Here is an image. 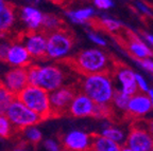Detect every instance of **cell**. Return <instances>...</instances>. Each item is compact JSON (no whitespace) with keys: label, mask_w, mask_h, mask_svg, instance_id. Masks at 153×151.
<instances>
[{"label":"cell","mask_w":153,"mask_h":151,"mask_svg":"<svg viewBox=\"0 0 153 151\" xmlns=\"http://www.w3.org/2000/svg\"><path fill=\"white\" fill-rule=\"evenodd\" d=\"M79 87L96 105H111L116 91L111 72L83 75Z\"/></svg>","instance_id":"1"},{"label":"cell","mask_w":153,"mask_h":151,"mask_svg":"<svg viewBox=\"0 0 153 151\" xmlns=\"http://www.w3.org/2000/svg\"><path fill=\"white\" fill-rule=\"evenodd\" d=\"M69 64L82 76L112 72L115 65L112 62V59L108 53L99 48L81 50L70 59Z\"/></svg>","instance_id":"2"},{"label":"cell","mask_w":153,"mask_h":151,"mask_svg":"<svg viewBox=\"0 0 153 151\" xmlns=\"http://www.w3.org/2000/svg\"><path fill=\"white\" fill-rule=\"evenodd\" d=\"M29 85L43 88L47 92L65 86L67 75L59 65H30L27 68Z\"/></svg>","instance_id":"3"},{"label":"cell","mask_w":153,"mask_h":151,"mask_svg":"<svg viewBox=\"0 0 153 151\" xmlns=\"http://www.w3.org/2000/svg\"><path fill=\"white\" fill-rule=\"evenodd\" d=\"M16 98L41 116L43 120L51 117L49 92L43 88L28 85L22 92L16 95Z\"/></svg>","instance_id":"4"},{"label":"cell","mask_w":153,"mask_h":151,"mask_svg":"<svg viewBox=\"0 0 153 151\" xmlns=\"http://www.w3.org/2000/svg\"><path fill=\"white\" fill-rule=\"evenodd\" d=\"M74 45V37L66 28L47 34L46 58L60 62L69 56Z\"/></svg>","instance_id":"5"},{"label":"cell","mask_w":153,"mask_h":151,"mask_svg":"<svg viewBox=\"0 0 153 151\" xmlns=\"http://www.w3.org/2000/svg\"><path fill=\"white\" fill-rule=\"evenodd\" d=\"M5 116L9 118L16 132H20L30 126H36L41 123L42 118L39 115L29 109L20 100L15 98L5 112Z\"/></svg>","instance_id":"6"},{"label":"cell","mask_w":153,"mask_h":151,"mask_svg":"<svg viewBox=\"0 0 153 151\" xmlns=\"http://www.w3.org/2000/svg\"><path fill=\"white\" fill-rule=\"evenodd\" d=\"M124 145L133 151H151L153 149V135L146 125L135 124L130 128Z\"/></svg>","instance_id":"7"},{"label":"cell","mask_w":153,"mask_h":151,"mask_svg":"<svg viewBox=\"0 0 153 151\" xmlns=\"http://www.w3.org/2000/svg\"><path fill=\"white\" fill-rule=\"evenodd\" d=\"M76 93V89L72 86H63L49 93L51 117H57L66 114Z\"/></svg>","instance_id":"8"},{"label":"cell","mask_w":153,"mask_h":151,"mask_svg":"<svg viewBox=\"0 0 153 151\" xmlns=\"http://www.w3.org/2000/svg\"><path fill=\"white\" fill-rule=\"evenodd\" d=\"M61 143L64 151H91L93 135L83 130L74 129L65 133Z\"/></svg>","instance_id":"9"},{"label":"cell","mask_w":153,"mask_h":151,"mask_svg":"<svg viewBox=\"0 0 153 151\" xmlns=\"http://www.w3.org/2000/svg\"><path fill=\"white\" fill-rule=\"evenodd\" d=\"M111 73L115 77L116 81L119 84L118 90L130 95V96L138 92L136 79H135V74L136 73L131 68L127 67L126 65L115 64Z\"/></svg>","instance_id":"10"},{"label":"cell","mask_w":153,"mask_h":151,"mask_svg":"<svg viewBox=\"0 0 153 151\" xmlns=\"http://www.w3.org/2000/svg\"><path fill=\"white\" fill-rule=\"evenodd\" d=\"M22 41L32 59L46 58L47 34L43 31L28 32L22 37Z\"/></svg>","instance_id":"11"},{"label":"cell","mask_w":153,"mask_h":151,"mask_svg":"<svg viewBox=\"0 0 153 151\" xmlns=\"http://www.w3.org/2000/svg\"><path fill=\"white\" fill-rule=\"evenodd\" d=\"M97 105L83 92H76L71 100L67 113L76 118L93 117Z\"/></svg>","instance_id":"12"},{"label":"cell","mask_w":153,"mask_h":151,"mask_svg":"<svg viewBox=\"0 0 153 151\" xmlns=\"http://www.w3.org/2000/svg\"><path fill=\"white\" fill-rule=\"evenodd\" d=\"M0 83L2 84L10 92H12L14 95H17L29 85L27 68L10 69L3 75L2 80Z\"/></svg>","instance_id":"13"},{"label":"cell","mask_w":153,"mask_h":151,"mask_svg":"<svg viewBox=\"0 0 153 151\" xmlns=\"http://www.w3.org/2000/svg\"><path fill=\"white\" fill-rule=\"evenodd\" d=\"M5 62L12 68H28L32 64V57L22 41L14 40L9 49Z\"/></svg>","instance_id":"14"},{"label":"cell","mask_w":153,"mask_h":151,"mask_svg":"<svg viewBox=\"0 0 153 151\" xmlns=\"http://www.w3.org/2000/svg\"><path fill=\"white\" fill-rule=\"evenodd\" d=\"M44 14L41 10L34 5H25L19 11V17L28 32L42 31L44 22Z\"/></svg>","instance_id":"15"},{"label":"cell","mask_w":153,"mask_h":151,"mask_svg":"<svg viewBox=\"0 0 153 151\" xmlns=\"http://www.w3.org/2000/svg\"><path fill=\"white\" fill-rule=\"evenodd\" d=\"M152 111L150 99L147 93L137 92L130 97L126 115L132 118H140Z\"/></svg>","instance_id":"16"},{"label":"cell","mask_w":153,"mask_h":151,"mask_svg":"<svg viewBox=\"0 0 153 151\" xmlns=\"http://www.w3.org/2000/svg\"><path fill=\"white\" fill-rule=\"evenodd\" d=\"M126 48L134 59H145L153 57V50L145 43V40L140 36L132 32H128Z\"/></svg>","instance_id":"17"},{"label":"cell","mask_w":153,"mask_h":151,"mask_svg":"<svg viewBox=\"0 0 153 151\" xmlns=\"http://www.w3.org/2000/svg\"><path fill=\"white\" fill-rule=\"evenodd\" d=\"M64 16L71 23L85 26L91 23L96 17V10L93 7H83L76 10H66L64 11Z\"/></svg>","instance_id":"18"},{"label":"cell","mask_w":153,"mask_h":151,"mask_svg":"<svg viewBox=\"0 0 153 151\" xmlns=\"http://www.w3.org/2000/svg\"><path fill=\"white\" fill-rule=\"evenodd\" d=\"M16 21V9L13 4L9 3L0 12V32L5 35L13 29Z\"/></svg>","instance_id":"19"},{"label":"cell","mask_w":153,"mask_h":151,"mask_svg":"<svg viewBox=\"0 0 153 151\" xmlns=\"http://www.w3.org/2000/svg\"><path fill=\"white\" fill-rule=\"evenodd\" d=\"M99 134L123 146L124 143H126V139H127L128 133L122 128L118 127V126L112 125L111 123H104L103 128L101 129V132Z\"/></svg>","instance_id":"20"},{"label":"cell","mask_w":153,"mask_h":151,"mask_svg":"<svg viewBox=\"0 0 153 151\" xmlns=\"http://www.w3.org/2000/svg\"><path fill=\"white\" fill-rule=\"evenodd\" d=\"M121 145L113 142L101 134H93L91 151H120Z\"/></svg>","instance_id":"21"},{"label":"cell","mask_w":153,"mask_h":151,"mask_svg":"<svg viewBox=\"0 0 153 151\" xmlns=\"http://www.w3.org/2000/svg\"><path fill=\"white\" fill-rule=\"evenodd\" d=\"M64 21L60 16H57L55 14H45L44 16V22H43V28L42 31L46 34L52 33V32L59 31L61 29H64Z\"/></svg>","instance_id":"22"},{"label":"cell","mask_w":153,"mask_h":151,"mask_svg":"<svg viewBox=\"0 0 153 151\" xmlns=\"http://www.w3.org/2000/svg\"><path fill=\"white\" fill-rule=\"evenodd\" d=\"M20 134L24 139L25 144L27 145H35L39 144L43 141V132L42 130L36 126H30V127L26 128L22 131H20Z\"/></svg>","instance_id":"23"},{"label":"cell","mask_w":153,"mask_h":151,"mask_svg":"<svg viewBox=\"0 0 153 151\" xmlns=\"http://www.w3.org/2000/svg\"><path fill=\"white\" fill-rule=\"evenodd\" d=\"M97 22L103 30L110 32V33H117L123 28V23L120 20L110 16V15H102L97 19Z\"/></svg>","instance_id":"24"},{"label":"cell","mask_w":153,"mask_h":151,"mask_svg":"<svg viewBox=\"0 0 153 151\" xmlns=\"http://www.w3.org/2000/svg\"><path fill=\"white\" fill-rule=\"evenodd\" d=\"M130 95L126 94L120 90L116 89L114 93V96H113L112 103H111V107L113 108L114 111L121 112V113H127L128 110V105H129L130 100Z\"/></svg>","instance_id":"25"},{"label":"cell","mask_w":153,"mask_h":151,"mask_svg":"<svg viewBox=\"0 0 153 151\" xmlns=\"http://www.w3.org/2000/svg\"><path fill=\"white\" fill-rule=\"evenodd\" d=\"M15 98H16V95L10 92L9 90L0 83V115L5 114L7 110L15 100Z\"/></svg>","instance_id":"26"},{"label":"cell","mask_w":153,"mask_h":151,"mask_svg":"<svg viewBox=\"0 0 153 151\" xmlns=\"http://www.w3.org/2000/svg\"><path fill=\"white\" fill-rule=\"evenodd\" d=\"M16 132L13 125L9 120V118L5 116V114L0 115V137L2 139H10L13 134Z\"/></svg>","instance_id":"27"},{"label":"cell","mask_w":153,"mask_h":151,"mask_svg":"<svg viewBox=\"0 0 153 151\" xmlns=\"http://www.w3.org/2000/svg\"><path fill=\"white\" fill-rule=\"evenodd\" d=\"M113 113H114V110L111 105H97L93 117L98 119H108L110 117H112Z\"/></svg>","instance_id":"28"},{"label":"cell","mask_w":153,"mask_h":151,"mask_svg":"<svg viewBox=\"0 0 153 151\" xmlns=\"http://www.w3.org/2000/svg\"><path fill=\"white\" fill-rule=\"evenodd\" d=\"M11 43H12V40H10L9 38H5L4 35L0 36V62H5Z\"/></svg>","instance_id":"29"},{"label":"cell","mask_w":153,"mask_h":151,"mask_svg":"<svg viewBox=\"0 0 153 151\" xmlns=\"http://www.w3.org/2000/svg\"><path fill=\"white\" fill-rule=\"evenodd\" d=\"M87 38L89 39L91 43H93L94 45H96L97 47H106L108 41L97 32L95 31H87Z\"/></svg>","instance_id":"30"},{"label":"cell","mask_w":153,"mask_h":151,"mask_svg":"<svg viewBox=\"0 0 153 151\" xmlns=\"http://www.w3.org/2000/svg\"><path fill=\"white\" fill-rule=\"evenodd\" d=\"M43 145L47 151H64L62 143L54 139H47L43 142Z\"/></svg>","instance_id":"31"},{"label":"cell","mask_w":153,"mask_h":151,"mask_svg":"<svg viewBox=\"0 0 153 151\" xmlns=\"http://www.w3.org/2000/svg\"><path fill=\"white\" fill-rule=\"evenodd\" d=\"M135 79H136V85H137V89H138V92L148 93V91L150 90V86H149V83L147 81L146 78L143 77L141 74L136 73L135 74Z\"/></svg>","instance_id":"32"},{"label":"cell","mask_w":153,"mask_h":151,"mask_svg":"<svg viewBox=\"0 0 153 151\" xmlns=\"http://www.w3.org/2000/svg\"><path fill=\"white\" fill-rule=\"evenodd\" d=\"M135 7L137 9L140 14H143V16H147V17H153V12L151 7L147 4L146 2H143V1H140V0H137L136 2H135Z\"/></svg>","instance_id":"33"},{"label":"cell","mask_w":153,"mask_h":151,"mask_svg":"<svg viewBox=\"0 0 153 151\" xmlns=\"http://www.w3.org/2000/svg\"><path fill=\"white\" fill-rule=\"evenodd\" d=\"M135 62L143 70H145V71H147L148 73L153 75V58L135 59Z\"/></svg>","instance_id":"34"},{"label":"cell","mask_w":153,"mask_h":151,"mask_svg":"<svg viewBox=\"0 0 153 151\" xmlns=\"http://www.w3.org/2000/svg\"><path fill=\"white\" fill-rule=\"evenodd\" d=\"M97 9L102 10V11H106V10L112 9L115 5L114 0H91Z\"/></svg>","instance_id":"35"},{"label":"cell","mask_w":153,"mask_h":151,"mask_svg":"<svg viewBox=\"0 0 153 151\" xmlns=\"http://www.w3.org/2000/svg\"><path fill=\"white\" fill-rule=\"evenodd\" d=\"M141 38L145 40V43L153 50V34L152 33H148V32H143Z\"/></svg>","instance_id":"36"},{"label":"cell","mask_w":153,"mask_h":151,"mask_svg":"<svg viewBox=\"0 0 153 151\" xmlns=\"http://www.w3.org/2000/svg\"><path fill=\"white\" fill-rule=\"evenodd\" d=\"M12 151H31V149L29 148L27 144H20L16 146Z\"/></svg>","instance_id":"37"},{"label":"cell","mask_w":153,"mask_h":151,"mask_svg":"<svg viewBox=\"0 0 153 151\" xmlns=\"http://www.w3.org/2000/svg\"><path fill=\"white\" fill-rule=\"evenodd\" d=\"M146 126H147V128H148L149 131H150V133L153 135V119H150L149 122H147Z\"/></svg>","instance_id":"38"},{"label":"cell","mask_w":153,"mask_h":151,"mask_svg":"<svg viewBox=\"0 0 153 151\" xmlns=\"http://www.w3.org/2000/svg\"><path fill=\"white\" fill-rule=\"evenodd\" d=\"M148 96L149 99H150V103H151V106H152V110H153V88H150V90L148 91Z\"/></svg>","instance_id":"39"},{"label":"cell","mask_w":153,"mask_h":151,"mask_svg":"<svg viewBox=\"0 0 153 151\" xmlns=\"http://www.w3.org/2000/svg\"><path fill=\"white\" fill-rule=\"evenodd\" d=\"M7 4H9V2H7L5 0H0V12H1Z\"/></svg>","instance_id":"40"},{"label":"cell","mask_w":153,"mask_h":151,"mask_svg":"<svg viewBox=\"0 0 153 151\" xmlns=\"http://www.w3.org/2000/svg\"><path fill=\"white\" fill-rule=\"evenodd\" d=\"M120 151H133V150H132V149H130L129 147H127L126 145H123V146L121 147V150H120Z\"/></svg>","instance_id":"41"},{"label":"cell","mask_w":153,"mask_h":151,"mask_svg":"<svg viewBox=\"0 0 153 151\" xmlns=\"http://www.w3.org/2000/svg\"><path fill=\"white\" fill-rule=\"evenodd\" d=\"M50 1H56V0H50ZM57 2H60V0H57Z\"/></svg>","instance_id":"42"},{"label":"cell","mask_w":153,"mask_h":151,"mask_svg":"<svg viewBox=\"0 0 153 151\" xmlns=\"http://www.w3.org/2000/svg\"><path fill=\"white\" fill-rule=\"evenodd\" d=\"M83 1H89V0H83Z\"/></svg>","instance_id":"43"},{"label":"cell","mask_w":153,"mask_h":151,"mask_svg":"<svg viewBox=\"0 0 153 151\" xmlns=\"http://www.w3.org/2000/svg\"><path fill=\"white\" fill-rule=\"evenodd\" d=\"M1 35H2V34H1V32H0V36H1Z\"/></svg>","instance_id":"44"},{"label":"cell","mask_w":153,"mask_h":151,"mask_svg":"<svg viewBox=\"0 0 153 151\" xmlns=\"http://www.w3.org/2000/svg\"><path fill=\"white\" fill-rule=\"evenodd\" d=\"M151 151H153V149H152V150H151Z\"/></svg>","instance_id":"45"}]
</instances>
